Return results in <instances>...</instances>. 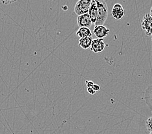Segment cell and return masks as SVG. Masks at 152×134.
<instances>
[{
  "label": "cell",
  "mask_w": 152,
  "mask_h": 134,
  "mask_svg": "<svg viewBox=\"0 0 152 134\" xmlns=\"http://www.w3.org/2000/svg\"><path fill=\"white\" fill-rule=\"evenodd\" d=\"M98 16L95 23V26L104 25L108 17V7L107 3L105 1H96Z\"/></svg>",
  "instance_id": "6da1fadb"
},
{
  "label": "cell",
  "mask_w": 152,
  "mask_h": 134,
  "mask_svg": "<svg viewBox=\"0 0 152 134\" xmlns=\"http://www.w3.org/2000/svg\"><path fill=\"white\" fill-rule=\"evenodd\" d=\"M91 0H80L76 3L75 6V12L77 15L81 16L88 14L91 6Z\"/></svg>",
  "instance_id": "7a4b0ae2"
},
{
  "label": "cell",
  "mask_w": 152,
  "mask_h": 134,
  "mask_svg": "<svg viewBox=\"0 0 152 134\" xmlns=\"http://www.w3.org/2000/svg\"><path fill=\"white\" fill-rule=\"evenodd\" d=\"M141 27L145 34L150 37H152V15L146 14L141 21Z\"/></svg>",
  "instance_id": "3957f363"
},
{
  "label": "cell",
  "mask_w": 152,
  "mask_h": 134,
  "mask_svg": "<svg viewBox=\"0 0 152 134\" xmlns=\"http://www.w3.org/2000/svg\"><path fill=\"white\" fill-rule=\"evenodd\" d=\"M77 23L80 28L86 27L89 28L91 27L93 24L91 17H90L88 13L78 16L77 17Z\"/></svg>",
  "instance_id": "277c9868"
},
{
  "label": "cell",
  "mask_w": 152,
  "mask_h": 134,
  "mask_svg": "<svg viewBox=\"0 0 152 134\" xmlns=\"http://www.w3.org/2000/svg\"><path fill=\"white\" fill-rule=\"evenodd\" d=\"M105 49V43L103 39H93L90 50L94 53L102 52Z\"/></svg>",
  "instance_id": "5b68a950"
},
{
  "label": "cell",
  "mask_w": 152,
  "mask_h": 134,
  "mask_svg": "<svg viewBox=\"0 0 152 134\" xmlns=\"http://www.w3.org/2000/svg\"><path fill=\"white\" fill-rule=\"evenodd\" d=\"M93 33L98 39H103L109 34L110 30L104 25H99V26H95L94 28Z\"/></svg>",
  "instance_id": "8992f818"
},
{
  "label": "cell",
  "mask_w": 152,
  "mask_h": 134,
  "mask_svg": "<svg viewBox=\"0 0 152 134\" xmlns=\"http://www.w3.org/2000/svg\"><path fill=\"white\" fill-rule=\"evenodd\" d=\"M112 16L117 20H120L124 17V10L121 4L116 3L114 5L113 9H112Z\"/></svg>",
  "instance_id": "52a82bcc"
},
{
  "label": "cell",
  "mask_w": 152,
  "mask_h": 134,
  "mask_svg": "<svg viewBox=\"0 0 152 134\" xmlns=\"http://www.w3.org/2000/svg\"><path fill=\"white\" fill-rule=\"evenodd\" d=\"M89 15L91 17L92 23L95 24L96 21L97 19V16H98V9H97V5L95 0H92L91 6H90V8L89 10Z\"/></svg>",
  "instance_id": "ba28073f"
},
{
  "label": "cell",
  "mask_w": 152,
  "mask_h": 134,
  "mask_svg": "<svg viewBox=\"0 0 152 134\" xmlns=\"http://www.w3.org/2000/svg\"><path fill=\"white\" fill-rule=\"evenodd\" d=\"M92 37H87V38H82L79 39L78 44L79 46L83 49H88L91 48V46L93 42Z\"/></svg>",
  "instance_id": "9c48e42d"
},
{
  "label": "cell",
  "mask_w": 152,
  "mask_h": 134,
  "mask_svg": "<svg viewBox=\"0 0 152 134\" xmlns=\"http://www.w3.org/2000/svg\"><path fill=\"white\" fill-rule=\"evenodd\" d=\"M144 99L148 108L152 110V85L146 89L144 94Z\"/></svg>",
  "instance_id": "30bf717a"
},
{
  "label": "cell",
  "mask_w": 152,
  "mask_h": 134,
  "mask_svg": "<svg viewBox=\"0 0 152 134\" xmlns=\"http://www.w3.org/2000/svg\"><path fill=\"white\" fill-rule=\"evenodd\" d=\"M77 35L80 38H87V37H91L92 32L90 30V28L86 27H81L80 28L77 32Z\"/></svg>",
  "instance_id": "8fae6325"
},
{
  "label": "cell",
  "mask_w": 152,
  "mask_h": 134,
  "mask_svg": "<svg viewBox=\"0 0 152 134\" xmlns=\"http://www.w3.org/2000/svg\"><path fill=\"white\" fill-rule=\"evenodd\" d=\"M146 129L148 132H152V117H149L146 121Z\"/></svg>",
  "instance_id": "7c38bea8"
},
{
  "label": "cell",
  "mask_w": 152,
  "mask_h": 134,
  "mask_svg": "<svg viewBox=\"0 0 152 134\" xmlns=\"http://www.w3.org/2000/svg\"><path fill=\"white\" fill-rule=\"evenodd\" d=\"M86 86H87V88H92L93 85H95V84H94V83L91 81H86Z\"/></svg>",
  "instance_id": "4fadbf2b"
},
{
  "label": "cell",
  "mask_w": 152,
  "mask_h": 134,
  "mask_svg": "<svg viewBox=\"0 0 152 134\" xmlns=\"http://www.w3.org/2000/svg\"><path fill=\"white\" fill-rule=\"evenodd\" d=\"M15 2H16V1H7V0H6V1H1V3H3V4L5 5L12 4V3H14Z\"/></svg>",
  "instance_id": "5bb4252c"
},
{
  "label": "cell",
  "mask_w": 152,
  "mask_h": 134,
  "mask_svg": "<svg viewBox=\"0 0 152 134\" xmlns=\"http://www.w3.org/2000/svg\"><path fill=\"white\" fill-rule=\"evenodd\" d=\"M92 88L95 90V92H98V91H100V86H99L98 85H94L92 87Z\"/></svg>",
  "instance_id": "9a60e30c"
},
{
  "label": "cell",
  "mask_w": 152,
  "mask_h": 134,
  "mask_svg": "<svg viewBox=\"0 0 152 134\" xmlns=\"http://www.w3.org/2000/svg\"><path fill=\"white\" fill-rule=\"evenodd\" d=\"M88 92L91 95H94V94H95L96 92L92 88H88Z\"/></svg>",
  "instance_id": "2e32d148"
},
{
  "label": "cell",
  "mask_w": 152,
  "mask_h": 134,
  "mask_svg": "<svg viewBox=\"0 0 152 134\" xmlns=\"http://www.w3.org/2000/svg\"><path fill=\"white\" fill-rule=\"evenodd\" d=\"M61 8H62L64 10H67L68 9V7L66 6V5H64V6H63L62 7H61Z\"/></svg>",
  "instance_id": "e0dca14e"
},
{
  "label": "cell",
  "mask_w": 152,
  "mask_h": 134,
  "mask_svg": "<svg viewBox=\"0 0 152 134\" xmlns=\"http://www.w3.org/2000/svg\"><path fill=\"white\" fill-rule=\"evenodd\" d=\"M150 14L152 15V7H151V10H150Z\"/></svg>",
  "instance_id": "ac0fdd59"
},
{
  "label": "cell",
  "mask_w": 152,
  "mask_h": 134,
  "mask_svg": "<svg viewBox=\"0 0 152 134\" xmlns=\"http://www.w3.org/2000/svg\"><path fill=\"white\" fill-rule=\"evenodd\" d=\"M150 134H152V132H150Z\"/></svg>",
  "instance_id": "d6986e66"
},
{
  "label": "cell",
  "mask_w": 152,
  "mask_h": 134,
  "mask_svg": "<svg viewBox=\"0 0 152 134\" xmlns=\"http://www.w3.org/2000/svg\"><path fill=\"white\" fill-rule=\"evenodd\" d=\"M151 41H152V38H151Z\"/></svg>",
  "instance_id": "ffe728a7"
},
{
  "label": "cell",
  "mask_w": 152,
  "mask_h": 134,
  "mask_svg": "<svg viewBox=\"0 0 152 134\" xmlns=\"http://www.w3.org/2000/svg\"><path fill=\"white\" fill-rule=\"evenodd\" d=\"M151 112H152V110H151Z\"/></svg>",
  "instance_id": "44dd1931"
}]
</instances>
